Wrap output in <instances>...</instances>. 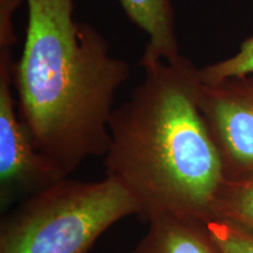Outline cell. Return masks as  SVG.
Listing matches in <instances>:
<instances>
[{
	"mask_svg": "<svg viewBox=\"0 0 253 253\" xmlns=\"http://www.w3.org/2000/svg\"><path fill=\"white\" fill-rule=\"evenodd\" d=\"M141 209L109 177L60 179L15 205L0 223V253H88L114 224Z\"/></svg>",
	"mask_w": 253,
	"mask_h": 253,
	"instance_id": "3",
	"label": "cell"
},
{
	"mask_svg": "<svg viewBox=\"0 0 253 253\" xmlns=\"http://www.w3.org/2000/svg\"><path fill=\"white\" fill-rule=\"evenodd\" d=\"M25 1L26 38L13 74L19 115L37 149L69 177L106 155L114 100L131 68L97 28L75 20L74 0Z\"/></svg>",
	"mask_w": 253,
	"mask_h": 253,
	"instance_id": "2",
	"label": "cell"
},
{
	"mask_svg": "<svg viewBox=\"0 0 253 253\" xmlns=\"http://www.w3.org/2000/svg\"><path fill=\"white\" fill-rule=\"evenodd\" d=\"M140 66L143 79L110 116L106 176L134 196L145 220L207 221L225 173L199 107V68L184 55L144 53Z\"/></svg>",
	"mask_w": 253,
	"mask_h": 253,
	"instance_id": "1",
	"label": "cell"
},
{
	"mask_svg": "<svg viewBox=\"0 0 253 253\" xmlns=\"http://www.w3.org/2000/svg\"><path fill=\"white\" fill-rule=\"evenodd\" d=\"M12 4L0 6V205L7 209L18 198L66 178L54 164L37 149L19 115L14 96L12 59L17 36Z\"/></svg>",
	"mask_w": 253,
	"mask_h": 253,
	"instance_id": "4",
	"label": "cell"
},
{
	"mask_svg": "<svg viewBox=\"0 0 253 253\" xmlns=\"http://www.w3.org/2000/svg\"><path fill=\"white\" fill-rule=\"evenodd\" d=\"M199 107L220 155L225 178L253 175V72L201 84Z\"/></svg>",
	"mask_w": 253,
	"mask_h": 253,
	"instance_id": "5",
	"label": "cell"
},
{
	"mask_svg": "<svg viewBox=\"0 0 253 253\" xmlns=\"http://www.w3.org/2000/svg\"><path fill=\"white\" fill-rule=\"evenodd\" d=\"M148 223L130 253H223L203 220L160 217Z\"/></svg>",
	"mask_w": 253,
	"mask_h": 253,
	"instance_id": "6",
	"label": "cell"
},
{
	"mask_svg": "<svg viewBox=\"0 0 253 253\" xmlns=\"http://www.w3.org/2000/svg\"><path fill=\"white\" fill-rule=\"evenodd\" d=\"M128 18L148 37L144 54L173 61L181 56L171 0H120Z\"/></svg>",
	"mask_w": 253,
	"mask_h": 253,
	"instance_id": "7",
	"label": "cell"
},
{
	"mask_svg": "<svg viewBox=\"0 0 253 253\" xmlns=\"http://www.w3.org/2000/svg\"><path fill=\"white\" fill-rule=\"evenodd\" d=\"M210 218L253 236V175L224 179L211 205Z\"/></svg>",
	"mask_w": 253,
	"mask_h": 253,
	"instance_id": "8",
	"label": "cell"
},
{
	"mask_svg": "<svg viewBox=\"0 0 253 253\" xmlns=\"http://www.w3.org/2000/svg\"><path fill=\"white\" fill-rule=\"evenodd\" d=\"M205 225L223 253H253V236L212 218Z\"/></svg>",
	"mask_w": 253,
	"mask_h": 253,
	"instance_id": "10",
	"label": "cell"
},
{
	"mask_svg": "<svg viewBox=\"0 0 253 253\" xmlns=\"http://www.w3.org/2000/svg\"><path fill=\"white\" fill-rule=\"evenodd\" d=\"M251 72H253V37L243 41L235 55L199 68V79L204 84H214Z\"/></svg>",
	"mask_w": 253,
	"mask_h": 253,
	"instance_id": "9",
	"label": "cell"
}]
</instances>
